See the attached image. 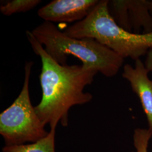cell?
Returning <instances> with one entry per match:
<instances>
[{
    "label": "cell",
    "instance_id": "6da1fadb",
    "mask_svg": "<svg viewBox=\"0 0 152 152\" xmlns=\"http://www.w3.org/2000/svg\"><path fill=\"white\" fill-rule=\"evenodd\" d=\"M26 35L34 53L42 62L39 78L42 95L40 103L34 107L36 112L50 129H56L59 123L66 127L70 109L92 100V94L85 92L84 89L92 83L98 71L82 64L61 65L46 53L31 31H27Z\"/></svg>",
    "mask_w": 152,
    "mask_h": 152
},
{
    "label": "cell",
    "instance_id": "7a4b0ae2",
    "mask_svg": "<svg viewBox=\"0 0 152 152\" xmlns=\"http://www.w3.org/2000/svg\"><path fill=\"white\" fill-rule=\"evenodd\" d=\"M31 32L46 53L61 65L67 64L70 55L81 60L83 66L112 77L124 64V59L107 46L92 38L70 37L53 23L45 21Z\"/></svg>",
    "mask_w": 152,
    "mask_h": 152
},
{
    "label": "cell",
    "instance_id": "3957f363",
    "mask_svg": "<svg viewBox=\"0 0 152 152\" xmlns=\"http://www.w3.org/2000/svg\"><path fill=\"white\" fill-rule=\"evenodd\" d=\"M33 64L32 61L26 63L22 91L11 105L0 114V134L6 146L33 143L49 134L31 100L29 86Z\"/></svg>",
    "mask_w": 152,
    "mask_h": 152
},
{
    "label": "cell",
    "instance_id": "277c9868",
    "mask_svg": "<svg viewBox=\"0 0 152 152\" xmlns=\"http://www.w3.org/2000/svg\"><path fill=\"white\" fill-rule=\"evenodd\" d=\"M87 36L114 51L124 59L136 61L152 49V32L135 33L120 27L104 9L92 16L88 24Z\"/></svg>",
    "mask_w": 152,
    "mask_h": 152
},
{
    "label": "cell",
    "instance_id": "5b68a950",
    "mask_svg": "<svg viewBox=\"0 0 152 152\" xmlns=\"http://www.w3.org/2000/svg\"><path fill=\"white\" fill-rule=\"evenodd\" d=\"M98 0H54L38 10L45 22L70 23L84 19L97 5Z\"/></svg>",
    "mask_w": 152,
    "mask_h": 152
},
{
    "label": "cell",
    "instance_id": "8992f818",
    "mask_svg": "<svg viewBox=\"0 0 152 152\" xmlns=\"http://www.w3.org/2000/svg\"><path fill=\"white\" fill-rule=\"evenodd\" d=\"M148 74L140 59L135 61L134 66L129 64L124 65L122 77L129 82L133 92L139 99L147 117L148 129L152 131V80Z\"/></svg>",
    "mask_w": 152,
    "mask_h": 152
},
{
    "label": "cell",
    "instance_id": "52a82bcc",
    "mask_svg": "<svg viewBox=\"0 0 152 152\" xmlns=\"http://www.w3.org/2000/svg\"><path fill=\"white\" fill-rule=\"evenodd\" d=\"M128 18L131 31L139 33L152 32V15L149 9V1L126 0Z\"/></svg>",
    "mask_w": 152,
    "mask_h": 152
},
{
    "label": "cell",
    "instance_id": "ba28073f",
    "mask_svg": "<svg viewBox=\"0 0 152 152\" xmlns=\"http://www.w3.org/2000/svg\"><path fill=\"white\" fill-rule=\"evenodd\" d=\"M56 129H50L49 134L39 140L20 145L5 146L2 152H55Z\"/></svg>",
    "mask_w": 152,
    "mask_h": 152
},
{
    "label": "cell",
    "instance_id": "9c48e42d",
    "mask_svg": "<svg viewBox=\"0 0 152 152\" xmlns=\"http://www.w3.org/2000/svg\"><path fill=\"white\" fill-rule=\"evenodd\" d=\"M41 2L40 0H12L0 6L1 12L10 16L14 14L29 11Z\"/></svg>",
    "mask_w": 152,
    "mask_h": 152
},
{
    "label": "cell",
    "instance_id": "30bf717a",
    "mask_svg": "<svg viewBox=\"0 0 152 152\" xmlns=\"http://www.w3.org/2000/svg\"><path fill=\"white\" fill-rule=\"evenodd\" d=\"M152 137V131L149 129L136 128L133 134L135 151L131 152H148V145Z\"/></svg>",
    "mask_w": 152,
    "mask_h": 152
},
{
    "label": "cell",
    "instance_id": "8fae6325",
    "mask_svg": "<svg viewBox=\"0 0 152 152\" xmlns=\"http://www.w3.org/2000/svg\"><path fill=\"white\" fill-rule=\"evenodd\" d=\"M144 63L148 72L152 73V49H150L145 55V59Z\"/></svg>",
    "mask_w": 152,
    "mask_h": 152
},
{
    "label": "cell",
    "instance_id": "7c38bea8",
    "mask_svg": "<svg viewBox=\"0 0 152 152\" xmlns=\"http://www.w3.org/2000/svg\"><path fill=\"white\" fill-rule=\"evenodd\" d=\"M149 9L152 15V1H149Z\"/></svg>",
    "mask_w": 152,
    "mask_h": 152
}]
</instances>
